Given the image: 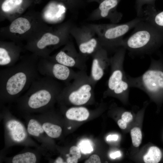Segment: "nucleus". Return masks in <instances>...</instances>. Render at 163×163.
Here are the masks:
<instances>
[{"label":"nucleus","instance_id":"f257e3e1","mask_svg":"<svg viewBox=\"0 0 163 163\" xmlns=\"http://www.w3.org/2000/svg\"><path fill=\"white\" fill-rule=\"evenodd\" d=\"M62 89L56 80L50 77L37 78L25 94L17 100L19 108L24 114L46 112Z\"/></svg>","mask_w":163,"mask_h":163},{"label":"nucleus","instance_id":"f03ea898","mask_svg":"<svg viewBox=\"0 0 163 163\" xmlns=\"http://www.w3.org/2000/svg\"><path fill=\"white\" fill-rule=\"evenodd\" d=\"M38 64L22 63L15 65L0 72V99L8 102L17 98L28 89L37 78Z\"/></svg>","mask_w":163,"mask_h":163},{"label":"nucleus","instance_id":"7ed1b4c3","mask_svg":"<svg viewBox=\"0 0 163 163\" xmlns=\"http://www.w3.org/2000/svg\"><path fill=\"white\" fill-rule=\"evenodd\" d=\"M134 28L132 34L123 40L122 45L130 54H150L163 44V29L153 26L143 19Z\"/></svg>","mask_w":163,"mask_h":163},{"label":"nucleus","instance_id":"20e7f679","mask_svg":"<svg viewBox=\"0 0 163 163\" xmlns=\"http://www.w3.org/2000/svg\"><path fill=\"white\" fill-rule=\"evenodd\" d=\"M130 88L143 90L154 97L163 95V60L151 59L148 69L139 76L133 77L127 75Z\"/></svg>","mask_w":163,"mask_h":163},{"label":"nucleus","instance_id":"39448f33","mask_svg":"<svg viewBox=\"0 0 163 163\" xmlns=\"http://www.w3.org/2000/svg\"><path fill=\"white\" fill-rule=\"evenodd\" d=\"M126 51L124 47H120L110 58V74L106 94L125 97L128 93L130 87L123 68Z\"/></svg>","mask_w":163,"mask_h":163},{"label":"nucleus","instance_id":"423d86ee","mask_svg":"<svg viewBox=\"0 0 163 163\" xmlns=\"http://www.w3.org/2000/svg\"><path fill=\"white\" fill-rule=\"evenodd\" d=\"M72 83L63 88L59 95L66 96L71 104L80 106L87 103L91 99L95 85L86 70H80Z\"/></svg>","mask_w":163,"mask_h":163},{"label":"nucleus","instance_id":"0eeeda50","mask_svg":"<svg viewBox=\"0 0 163 163\" xmlns=\"http://www.w3.org/2000/svg\"><path fill=\"white\" fill-rule=\"evenodd\" d=\"M3 111L6 146L23 145L37 147V144L30 138L23 123L12 116L8 110Z\"/></svg>","mask_w":163,"mask_h":163},{"label":"nucleus","instance_id":"6e6552de","mask_svg":"<svg viewBox=\"0 0 163 163\" xmlns=\"http://www.w3.org/2000/svg\"><path fill=\"white\" fill-rule=\"evenodd\" d=\"M143 20L142 17H138L122 24L104 26L102 33V44L109 49L122 46L123 36Z\"/></svg>","mask_w":163,"mask_h":163},{"label":"nucleus","instance_id":"1a4fd4ad","mask_svg":"<svg viewBox=\"0 0 163 163\" xmlns=\"http://www.w3.org/2000/svg\"><path fill=\"white\" fill-rule=\"evenodd\" d=\"M37 69L45 76L66 82L72 80L77 73L72 68L53 61L38 64Z\"/></svg>","mask_w":163,"mask_h":163},{"label":"nucleus","instance_id":"9d476101","mask_svg":"<svg viewBox=\"0 0 163 163\" xmlns=\"http://www.w3.org/2000/svg\"><path fill=\"white\" fill-rule=\"evenodd\" d=\"M93 54L89 77L95 85L102 78L106 69L110 66V58L108 56L106 50L102 47Z\"/></svg>","mask_w":163,"mask_h":163},{"label":"nucleus","instance_id":"9b49d317","mask_svg":"<svg viewBox=\"0 0 163 163\" xmlns=\"http://www.w3.org/2000/svg\"><path fill=\"white\" fill-rule=\"evenodd\" d=\"M24 115L28 134L41 143V147L43 150H47L50 138L46 133L40 122L34 116L30 114Z\"/></svg>","mask_w":163,"mask_h":163},{"label":"nucleus","instance_id":"f8f14e48","mask_svg":"<svg viewBox=\"0 0 163 163\" xmlns=\"http://www.w3.org/2000/svg\"><path fill=\"white\" fill-rule=\"evenodd\" d=\"M53 62H57L71 68L80 70H86V65L85 57L77 54L74 48H71L69 53L60 51L56 55Z\"/></svg>","mask_w":163,"mask_h":163},{"label":"nucleus","instance_id":"ddd939ff","mask_svg":"<svg viewBox=\"0 0 163 163\" xmlns=\"http://www.w3.org/2000/svg\"><path fill=\"white\" fill-rule=\"evenodd\" d=\"M34 116L39 120L43 129L50 138L55 139L60 136L62 131V128L51 122L47 111Z\"/></svg>","mask_w":163,"mask_h":163},{"label":"nucleus","instance_id":"4468645a","mask_svg":"<svg viewBox=\"0 0 163 163\" xmlns=\"http://www.w3.org/2000/svg\"><path fill=\"white\" fill-rule=\"evenodd\" d=\"M142 18L153 26L163 30V11H157L154 6L147 5L143 10Z\"/></svg>","mask_w":163,"mask_h":163},{"label":"nucleus","instance_id":"2eb2a0df","mask_svg":"<svg viewBox=\"0 0 163 163\" xmlns=\"http://www.w3.org/2000/svg\"><path fill=\"white\" fill-rule=\"evenodd\" d=\"M120 0H104L100 4V14L103 18L110 17L113 21H118L122 18L120 13L114 12Z\"/></svg>","mask_w":163,"mask_h":163},{"label":"nucleus","instance_id":"dca6fc26","mask_svg":"<svg viewBox=\"0 0 163 163\" xmlns=\"http://www.w3.org/2000/svg\"><path fill=\"white\" fill-rule=\"evenodd\" d=\"M40 158V155L37 152L27 151L8 158L7 161L12 163H35L39 161Z\"/></svg>","mask_w":163,"mask_h":163},{"label":"nucleus","instance_id":"f3484780","mask_svg":"<svg viewBox=\"0 0 163 163\" xmlns=\"http://www.w3.org/2000/svg\"><path fill=\"white\" fill-rule=\"evenodd\" d=\"M89 113L88 110L83 107H72L66 111V117L70 120L83 121L87 120Z\"/></svg>","mask_w":163,"mask_h":163},{"label":"nucleus","instance_id":"a211bd4d","mask_svg":"<svg viewBox=\"0 0 163 163\" xmlns=\"http://www.w3.org/2000/svg\"><path fill=\"white\" fill-rule=\"evenodd\" d=\"M31 25L27 19L19 18L14 20L11 24L9 30L11 32L22 34L29 30Z\"/></svg>","mask_w":163,"mask_h":163},{"label":"nucleus","instance_id":"6ab92c4d","mask_svg":"<svg viewBox=\"0 0 163 163\" xmlns=\"http://www.w3.org/2000/svg\"><path fill=\"white\" fill-rule=\"evenodd\" d=\"M101 47L98 45L97 40L94 38L90 39L86 41L80 42L78 44L79 50L82 55L93 54Z\"/></svg>","mask_w":163,"mask_h":163},{"label":"nucleus","instance_id":"aec40b11","mask_svg":"<svg viewBox=\"0 0 163 163\" xmlns=\"http://www.w3.org/2000/svg\"><path fill=\"white\" fill-rule=\"evenodd\" d=\"M162 154L160 149L156 146H152L143 157L146 163H157L160 161Z\"/></svg>","mask_w":163,"mask_h":163},{"label":"nucleus","instance_id":"412c9836","mask_svg":"<svg viewBox=\"0 0 163 163\" xmlns=\"http://www.w3.org/2000/svg\"><path fill=\"white\" fill-rule=\"evenodd\" d=\"M60 41L59 38L57 36L50 33L44 34L38 41L37 47L40 49H43L47 46L58 44Z\"/></svg>","mask_w":163,"mask_h":163},{"label":"nucleus","instance_id":"4be33fe9","mask_svg":"<svg viewBox=\"0 0 163 163\" xmlns=\"http://www.w3.org/2000/svg\"><path fill=\"white\" fill-rule=\"evenodd\" d=\"M14 65L8 52L5 48H0V66L8 67Z\"/></svg>","mask_w":163,"mask_h":163},{"label":"nucleus","instance_id":"5701e85b","mask_svg":"<svg viewBox=\"0 0 163 163\" xmlns=\"http://www.w3.org/2000/svg\"><path fill=\"white\" fill-rule=\"evenodd\" d=\"M131 135L133 145L135 147H139L142 139V132L140 129L137 127H134L131 130Z\"/></svg>","mask_w":163,"mask_h":163},{"label":"nucleus","instance_id":"b1692460","mask_svg":"<svg viewBox=\"0 0 163 163\" xmlns=\"http://www.w3.org/2000/svg\"><path fill=\"white\" fill-rule=\"evenodd\" d=\"M23 0H5L2 5V8L5 12L11 11L20 5Z\"/></svg>","mask_w":163,"mask_h":163},{"label":"nucleus","instance_id":"393cba45","mask_svg":"<svg viewBox=\"0 0 163 163\" xmlns=\"http://www.w3.org/2000/svg\"><path fill=\"white\" fill-rule=\"evenodd\" d=\"M69 154L72 155L71 157H69L66 159L68 163H76L78 162V159L81 156L80 150L78 147L75 146L71 147L69 149Z\"/></svg>","mask_w":163,"mask_h":163},{"label":"nucleus","instance_id":"a878e982","mask_svg":"<svg viewBox=\"0 0 163 163\" xmlns=\"http://www.w3.org/2000/svg\"><path fill=\"white\" fill-rule=\"evenodd\" d=\"M156 0H136V9L138 17H141L142 15L143 6L145 5H148L154 6Z\"/></svg>","mask_w":163,"mask_h":163},{"label":"nucleus","instance_id":"bb28decb","mask_svg":"<svg viewBox=\"0 0 163 163\" xmlns=\"http://www.w3.org/2000/svg\"><path fill=\"white\" fill-rule=\"evenodd\" d=\"M81 152L85 154L90 153L93 151V149L90 142L88 140L82 141L78 145Z\"/></svg>","mask_w":163,"mask_h":163},{"label":"nucleus","instance_id":"cd10ccee","mask_svg":"<svg viewBox=\"0 0 163 163\" xmlns=\"http://www.w3.org/2000/svg\"><path fill=\"white\" fill-rule=\"evenodd\" d=\"M85 163H100L101 161L99 156L97 155L94 154L91 156Z\"/></svg>","mask_w":163,"mask_h":163},{"label":"nucleus","instance_id":"c85d7f7f","mask_svg":"<svg viewBox=\"0 0 163 163\" xmlns=\"http://www.w3.org/2000/svg\"><path fill=\"white\" fill-rule=\"evenodd\" d=\"M122 119L126 123H128L132 120L133 116L131 113L128 111L124 112L122 115Z\"/></svg>","mask_w":163,"mask_h":163},{"label":"nucleus","instance_id":"c756f323","mask_svg":"<svg viewBox=\"0 0 163 163\" xmlns=\"http://www.w3.org/2000/svg\"><path fill=\"white\" fill-rule=\"evenodd\" d=\"M117 124L120 128L122 129H124L127 127V123L122 119L118 121Z\"/></svg>","mask_w":163,"mask_h":163},{"label":"nucleus","instance_id":"7c9ffc66","mask_svg":"<svg viewBox=\"0 0 163 163\" xmlns=\"http://www.w3.org/2000/svg\"><path fill=\"white\" fill-rule=\"evenodd\" d=\"M118 136L117 135H109L107 138V141L112 140L116 141L118 139Z\"/></svg>","mask_w":163,"mask_h":163},{"label":"nucleus","instance_id":"2f4dec72","mask_svg":"<svg viewBox=\"0 0 163 163\" xmlns=\"http://www.w3.org/2000/svg\"><path fill=\"white\" fill-rule=\"evenodd\" d=\"M121 155V153L120 151H117L110 154V156L111 158L115 159L119 157Z\"/></svg>","mask_w":163,"mask_h":163},{"label":"nucleus","instance_id":"473e14b6","mask_svg":"<svg viewBox=\"0 0 163 163\" xmlns=\"http://www.w3.org/2000/svg\"><path fill=\"white\" fill-rule=\"evenodd\" d=\"M55 163H64L63 160L62 158L60 157H59L57 158L55 161Z\"/></svg>","mask_w":163,"mask_h":163}]
</instances>
